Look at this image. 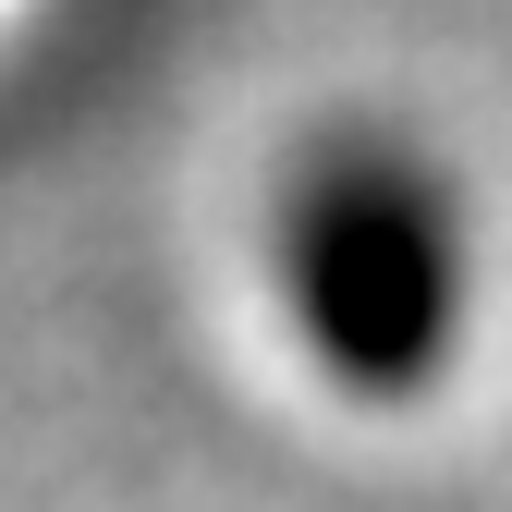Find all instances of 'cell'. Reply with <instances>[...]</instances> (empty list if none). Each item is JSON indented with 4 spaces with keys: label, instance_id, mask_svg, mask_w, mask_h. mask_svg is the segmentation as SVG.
I'll use <instances>...</instances> for the list:
<instances>
[{
    "label": "cell",
    "instance_id": "6da1fadb",
    "mask_svg": "<svg viewBox=\"0 0 512 512\" xmlns=\"http://www.w3.org/2000/svg\"><path fill=\"white\" fill-rule=\"evenodd\" d=\"M464 293H476V244L439 159H415L378 122L317 135L281 196H269V305L293 317V342L317 378L391 403L415 378L464 354Z\"/></svg>",
    "mask_w": 512,
    "mask_h": 512
}]
</instances>
